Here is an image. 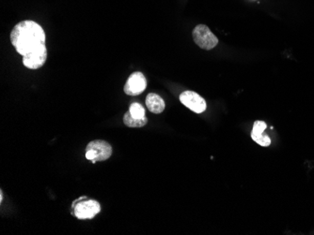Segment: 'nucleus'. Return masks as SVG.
I'll use <instances>...</instances> for the list:
<instances>
[{
	"mask_svg": "<svg viewBox=\"0 0 314 235\" xmlns=\"http://www.w3.org/2000/svg\"><path fill=\"white\" fill-rule=\"evenodd\" d=\"M147 87V80L143 73H132L124 85V93L128 96L140 95Z\"/></svg>",
	"mask_w": 314,
	"mask_h": 235,
	"instance_id": "6",
	"label": "nucleus"
},
{
	"mask_svg": "<svg viewBox=\"0 0 314 235\" xmlns=\"http://www.w3.org/2000/svg\"><path fill=\"white\" fill-rule=\"evenodd\" d=\"M180 101L183 105L187 107L192 112L201 113L207 108L206 101L198 93L194 91H184L180 95Z\"/></svg>",
	"mask_w": 314,
	"mask_h": 235,
	"instance_id": "5",
	"label": "nucleus"
},
{
	"mask_svg": "<svg viewBox=\"0 0 314 235\" xmlns=\"http://www.w3.org/2000/svg\"><path fill=\"white\" fill-rule=\"evenodd\" d=\"M11 42L23 56L25 67L38 69L46 64V33L39 24L33 21L18 22L11 33Z\"/></svg>",
	"mask_w": 314,
	"mask_h": 235,
	"instance_id": "1",
	"label": "nucleus"
},
{
	"mask_svg": "<svg viewBox=\"0 0 314 235\" xmlns=\"http://www.w3.org/2000/svg\"><path fill=\"white\" fill-rule=\"evenodd\" d=\"M2 200H3V194H2V192H1V198H0V201L2 202Z\"/></svg>",
	"mask_w": 314,
	"mask_h": 235,
	"instance_id": "12",
	"label": "nucleus"
},
{
	"mask_svg": "<svg viewBox=\"0 0 314 235\" xmlns=\"http://www.w3.org/2000/svg\"><path fill=\"white\" fill-rule=\"evenodd\" d=\"M146 106L150 112L153 113H161L165 110V101L160 96L154 93H150L146 99Z\"/></svg>",
	"mask_w": 314,
	"mask_h": 235,
	"instance_id": "7",
	"label": "nucleus"
},
{
	"mask_svg": "<svg viewBox=\"0 0 314 235\" xmlns=\"http://www.w3.org/2000/svg\"><path fill=\"white\" fill-rule=\"evenodd\" d=\"M193 39L201 49L212 50L218 43V39L205 25H199L193 30Z\"/></svg>",
	"mask_w": 314,
	"mask_h": 235,
	"instance_id": "3",
	"label": "nucleus"
},
{
	"mask_svg": "<svg viewBox=\"0 0 314 235\" xmlns=\"http://www.w3.org/2000/svg\"><path fill=\"white\" fill-rule=\"evenodd\" d=\"M123 123L128 128H142L148 123V119L146 116L140 119L133 118L130 112H127L123 115Z\"/></svg>",
	"mask_w": 314,
	"mask_h": 235,
	"instance_id": "8",
	"label": "nucleus"
},
{
	"mask_svg": "<svg viewBox=\"0 0 314 235\" xmlns=\"http://www.w3.org/2000/svg\"><path fill=\"white\" fill-rule=\"evenodd\" d=\"M266 124L264 123L263 121H256L254 123L253 126V129H252V132L254 133H263V131L266 129Z\"/></svg>",
	"mask_w": 314,
	"mask_h": 235,
	"instance_id": "11",
	"label": "nucleus"
},
{
	"mask_svg": "<svg viewBox=\"0 0 314 235\" xmlns=\"http://www.w3.org/2000/svg\"><path fill=\"white\" fill-rule=\"evenodd\" d=\"M111 155L112 147L106 140H92L87 146L86 158L92 163L108 160Z\"/></svg>",
	"mask_w": 314,
	"mask_h": 235,
	"instance_id": "2",
	"label": "nucleus"
},
{
	"mask_svg": "<svg viewBox=\"0 0 314 235\" xmlns=\"http://www.w3.org/2000/svg\"><path fill=\"white\" fill-rule=\"evenodd\" d=\"M86 197H83L77 202H74V214L78 219H92L100 213L101 206L100 203L94 200H85Z\"/></svg>",
	"mask_w": 314,
	"mask_h": 235,
	"instance_id": "4",
	"label": "nucleus"
},
{
	"mask_svg": "<svg viewBox=\"0 0 314 235\" xmlns=\"http://www.w3.org/2000/svg\"><path fill=\"white\" fill-rule=\"evenodd\" d=\"M252 140L256 142L260 146H269L271 145V139L269 138L268 135L263 134V133H254L252 132Z\"/></svg>",
	"mask_w": 314,
	"mask_h": 235,
	"instance_id": "10",
	"label": "nucleus"
},
{
	"mask_svg": "<svg viewBox=\"0 0 314 235\" xmlns=\"http://www.w3.org/2000/svg\"><path fill=\"white\" fill-rule=\"evenodd\" d=\"M129 112L133 118H137V119L145 118V110L142 105L137 102L132 103L131 106L129 108Z\"/></svg>",
	"mask_w": 314,
	"mask_h": 235,
	"instance_id": "9",
	"label": "nucleus"
}]
</instances>
